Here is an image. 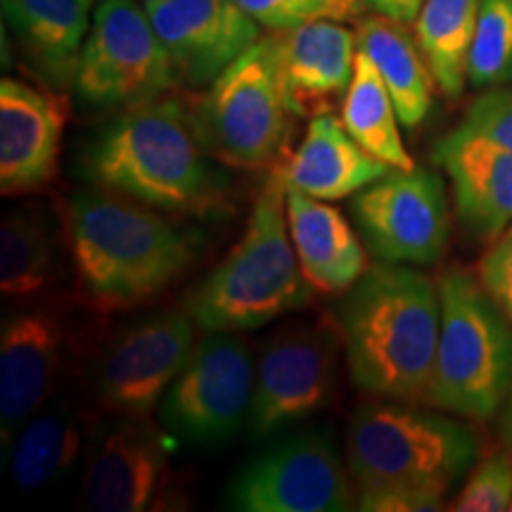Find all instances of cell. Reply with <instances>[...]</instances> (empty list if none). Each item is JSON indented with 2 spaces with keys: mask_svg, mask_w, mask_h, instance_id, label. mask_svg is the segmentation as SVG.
Listing matches in <instances>:
<instances>
[{
  "mask_svg": "<svg viewBox=\"0 0 512 512\" xmlns=\"http://www.w3.org/2000/svg\"><path fill=\"white\" fill-rule=\"evenodd\" d=\"M512 79V0H479L467 81L494 88Z\"/></svg>",
  "mask_w": 512,
  "mask_h": 512,
  "instance_id": "cell-28",
  "label": "cell"
},
{
  "mask_svg": "<svg viewBox=\"0 0 512 512\" xmlns=\"http://www.w3.org/2000/svg\"><path fill=\"white\" fill-rule=\"evenodd\" d=\"M342 124L368 155L394 169H415L413 157L403 147L401 121L387 83L363 50L356 53L354 79L342 102Z\"/></svg>",
  "mask_w": 512,
  "mask_h": 512,
  "instance_id": "cell-24",
  "label": "cell"
},
{
  "mask_svg": "<svg viewBox=\"0 0 512 512\" xmlns=\"http://www.w3.org/2000/svg\"><path fill=\"white\" fill-rule=\"evenodd\" d=\"M285 190V164H278L249 211L238 245L192 292L188 311L204 332L254 330L309 304L313 287L294 252Z\"/></svg>",
  "mask_w": 512,
  "mask_h": 512,
  "instance_id": "cell-4",
  "label": "cell"
},
{
  "mask_svg": "<svg viewBox=\"0 0 512 512\" xmlns=\"http://www.w3.org/2000/svg\"><path fill=\"white\" fill-rule=\"evenodd\" d=\"M501 432H503V439L508 448L512 451V387H510V394L508 399L503 403V418H501Z\"/></svg>",
  "mask_w": 512,
  "mask_h": 512,
  "instance_id": "cell-35",
  "label": "cell"
},
{
  "mask_svg": "<svg viewBox=\"0 0 512 512\" xmlns=\"http://www.w3.org/2000/svg\"><path fill=\"white\" fill-rule=\"evenodd\" d=\"M145 12L176 72L192 88L211 86L261 38L238 0H145Z\"/></svg>",
  "mask_w": 512,
  "mask_h": 512,
  "instance_id": "cell-15",
  "label": "cell"
},
{
  "mask_svg": "<svg viewBox=\"0 0 512 512\" xmlns=\"http://www.w3.org/2000/svg\"><path fill=\"white\" fill-rule=\"evenodd\" d=\"M67 95L17 79L0 83V192L46 190L60 169Z\"/></svg>",
  "mask_w": 512,
  "mask_h": 512,
  "instance_id": "cell-16",
  "label": "cell"
},
{
  "mask_svg": "<svg viewBox=\"0 0 512 512\" xmlns=\"http://www.w3.org/2000/svg\"><path fill=\"white\" fill-rule=\"evenodd\" d=\"M356 510L363 512H437L444 510V494L403 484H358Z\"/></svg>",
  "mask_w": 512,
  "mask_h": 512,
  "instance_id": "cell-32",
  "label": "cell"
},
{
  "mask_svg": "<svg viewBox=\"0 0 512 512\" xmlns=\"http://www.w3.org/2000/svg\"><path fill=\"white\" fill-rule=\"evenodd\" d=\"M477 278L512 323V223L482 256L477 266Z\"/></svg>",
  "mask_w": 512,
  "mask_h": 512,
  "instance_id": "cell-33",
  "label": "cell"
},
{
  "mask_svg": "<svg viewBox=\"0 0 512 512\" xmlns=\"http://www.w3.org/2000/svg\"><path fill=\"white\" fill-rule=\"evenodd\" d=\"M285 211L299 266L313 290L349 292L368 271V256L342 211L287 185Z\"/></svg>",
  "mask_w": 512,
  "mask_h": 512,
  "instance_id": "cell-20",
  "label": "cell"
},
{
  "mask_svg": "<svg viewBox=\"0 0 512 512\" xmlns=\"http://www.w3.org/2000/svg\"><path fill=\"white\" fill-rule=\"evenodd\" d=\"M195 347L190 311L140 318L112 339L93 370L100 406L121 415H150Z\"/></svg>",
  "mask_w": 512,
  "mask_h": 512,
  "instance_id": "cell-14",
  "label": "cell"
},
{
  "mask_svg": "<svg viewBox=\"0 0 512 512\" xmlns=\"http://www.w3.org/2000/svg\"><path fill=\"white\" fill-rule=\"evenodd\" d=\"M368 8H373L377 15L392 17L396 22L411 24L418 19L425 0H366Z\"/></svg>",
  "mask_w": 512,
  "mask_h": 512,
  "instance_id": "cell-34",
  "label": "cell"
},
{
  "mask_svg": "<svg viewBox=\"0 0 512 512\" xmlns=\"http://www.w3.org/2000/svg\"><path fill=\"white\" fill-rule=\"evenodd\" d=\"M254 370L245 339L207 330L159 401V427L181 444H226L249 422Z\"/></svg>",
  "mask_w": 512,
  "mask_h": 512,
  "instance_id": "cell-8",
  "label": "cell"
},
{
  "mask_svg": "<svg viewBox=\"0 0 512 512\" xmlns=\"http://www.w3.org/2000/svg\"><path fill=\"white\" fill-rule=\"evenodd\" d=\"M356 36L335 19L280 31L283 81L294 117L332 114L347 98L356 69Z\"/></svg>",
  "mask_w": 512,
  "mask_h": 512,
  "instance_id": "cell-18",
  "label": "cell"
},
{
  "mask_svg": "<svg viewBox=\"0 0 512 512\" xmlns=\"http://www.w3.org/2000/svg\"><path fill=\"white\" fill-rule=\"evenodd\" d=\"M53 271V240L34 211H12L0 223V292L29 297L43 290Z\"/></svg>",
  "mask_w": 512,
  "mask_h": 512,
  "instance_id": "cell-27",
  "label": "cell"
},
{
  "mask_svg": "<svg viewBox=\"0 0 512 512\" xmlns=\"http://www.w3.org/2000/svg\"><path fill=\"white\" fill-rule=\"evenodd\" d=\"M477 15L479 0H425L415 19V41L448 98H458L465 88Z\"/></svg>",
  "mask_w": 512,
  "mask_h": 512,
  "instance_id": "cell-26",
  "label": "cell"
},
{
  "mask_svg": "<svg viewBox=\"0 0 512 512\" xmlns=\"http://www.w3.org/2000/svg\"><path fill=\"white\" fill-rule=\"evenodd\" d=\"M195 107L155 98L126 107L88 143L81 166L93 188L169 216H204L226 202L228 178L209 162Z\"/></svg>",
  "mask_w": 512,
  "mask_h": 512,
  "instance_id": "cell-1",
  "label": "cell"
},
{
  "mask_svg": "<svg viewBox=\"0 0 512 512\" xmlns=\"http://www.w3.org/2000/svg\"><path fill=\"white\" fill-rule=\"evenodd\" d=\"M181 81L169 50L159 41L145 5L102 0L83 46L74 88L98 110L133 107L162 98Z\"/></svg>",
  "mask_w": 512,
  "mask_h": 512,
  "instance_id": "cell-9",
  "label": "cell"
},
{
  "mask_svg": "<svg viewBox=\"0 0 512 512\" xmlns=\"http://www.w3.org/2000/svg\"><path fill=\"white\" fill-rule=\"evenodd\" d=\"M337 392V337L328 328H287L268 339L254 370L252 437H271L323 411Z\"/></svg>",
  "mask_w": 512,
  "mask_h": 512,
  "instance_id": "cell-13",
  "label": "cell"
},
{
  "mask_svg": "<svg viewBox=\"0 0 512 512\" xmlns=\"http://www.w3.org/2000/svg\"><path fill=\"white\" fill-rule=\"evenodd\" d=\"M337 318L358 392L425 403L441 328L439 285L403 264L377 261L339 304Z\"/></svg>",
  "mask_w": 512,
  "mask_h": 512,
  "instance_id": "cell-3",
  "label": "cell"
},
{
  "mask_svg": "<svg viewBox=\"0 0 512 512\" xmlns=\"http://www.w3.org/2000/svg\"><path fill=\"white\" fill-rule=\"evenodd\" d=\"M434 162L451 178L460 223L496 240L512 223V150L458 126L434 147Z\"/></svg>",
  "mask_w": 512,
  "mask_h": 512,
  "instance_id": "cell-19",
  "label": "cell"
},
{
  "mask_svg": "<svg viewBox=\"0 0 512 512\" xmlns=\"http://www.w3.org/2000/svg\"><path fill=\"white\" fill-rule=\"evenodd\" d=\"M508 510H512V501H510V508Z\"/></svg>",
  "mask_w": 512,
  "mask_h": 512,
  "instance_id": "cell-36",
  "label": "cell"
},
{
  "mask_svg": "<svg viewBox=\"0 0 512 512\" xmlns=\"http://www.w3.org/2000/svg\"><path fill=\"white\" fill-rule=\"evenodd\" d=\"M356 43L380 69L401 124L406 128L420 126L432 110L434 74L418 41L403 29V22L370 15L358 22Z\"/></svg>",
  "mask_w": 512,
  "mask_h": 512,
  "instance_id": "cell-23",
  "label": "cell"
},
{
  "mask_svg": "<svg viewBox=\"0 0 512 512\" xmlns=\"http://www.w3.org/2000/svg\"><path fill=\"white\" fill-rule=\"evenodd\" d=\"M226 508L240 512H344L354 508L335 441L292 434L230 479Z\"/></svg>",
  "mask_w": 512,
  "mask_h": 512,
  "instance_id": "cell-10",
  "label": "cell"
},
{
  "mask_svg": "<svg viewBox=\"0 0 512 512\" xmlns=\"http://www.w3.org/2000/svg\"><path fill=\"white\" fill-rule=\"evenodd\" d=\"M460 128L512 150V91L491 88L467 107Z\"/></svg>",
  "mask_w": 512,
  "mask_h": 512,
  "instance_id": "cell-31",
  "label": "cell"
},
{
  "mask_svg": "<svg viewBox=\"0 0 512 512\" xmlns=\"http://www.w3.org/2000/svg\"><path fill=\"white\" fill-rule=\"evenodd\" d=\"M64 330L50 311H24L0 330V437L3 453L24 422L43 411L62 363Z\"/></svg>",
  "mask_w": 512,
  "mask_h": 512,
  "instance_id": "cell-17",
  "label": "cell"
},
{
  "mask_svg": "<svg viewBox=\"0 0 512 512\" xmlns=\"http://www.w3.org/2000/svg\"><path fill=\"white\" fill-rule=\"evenodd\" d=\"M79 413L69 403H57L46 411H38L12 448L10 472L22 491H36L64 475L81 451Z\"/></svg>",
  "mask_w": 512,
  "mask_h": 512,
  "instance_id": "cell-25",
  "label": "cell"
},
{
  "mask_svg": "<svg viewBox=\"0 0 512 512\" xmlns=\"http://www.w3.org/2000/svg\"><path fill=\"white\" fill-rule=\"evenodd\" d=\"M238 3L268 31H290L316 19L347 22L368 8L366 0H238Z\"/></svg>",
  "mask_w": 512,
  "mask_h": 512,
  "instance_id": "cell-29",
  "label": "cell"
},
{
  "mask_svg": "<svg viewBox=\"0 0 512 512\" xmlns=\"http://www.w3.org/2000/svg\"><path fill=\"white\" fill-rule=\"evenodd\" d=\"M169 437L150 415L112 413L93 425L83 470V505L95 512H140L171 489Z\"/></svg>",
  "mask_w": 512,
  "mask_h": 512,
  "instance_id": "cell-12",
  "label": "cell"
},
{
  "mask_svg": "<svg viewBox=\"0 0 512 512\" xmlns=\"http://www.w3.org/2000/svg\"><path fill=\"white\" fill-rule=\"evenodd\" d=\"M394 166L368 155L335 114H318L309 121L306 136L285 164V183L316 197L335 202L356 195Z\"/></svg>",
  "mask_w": 512,
  "mask_h": 512,
  "instance_id": "cell-21",
  "label": "cell"
},
{
  "mask_svg": "<svg viewBox=\"0 0 512 512\" xmlns=\"http://www.w3.org/2000/svg\"><path fill=\"white\" fill-rule=\"evenodd\" d=\"M437 285L441 328L425 403L491 420L512 387V323L465 268H448Z\"/></svg>",
  "mask_w": 512,
  "mask_h": 512,
  "instance_id": "cell-5",
  "label": "cell"
},
{
  "mask_svg": "<svg viewBox=\"0 0 512 512\" xmlns=\"http://www.w3.org/2000/svg\"><path fill=\"white\" fill-rule=\"evenodd\" d=\"M195 114L204 147L223 164L242 171L283 164L294 114L287 105L280 31L261 36L223 69Z\"/></svg>",
  "mask_w": 512,
  "mask_h": 512,
  "instance_id": "cell-7",
  "label": "cell"
},
{
  "mask_svg": "<svg viewBox=\"0 0 512 512\" xmlns=\"http://www.w3.org/2000/svg\"><path fill=\"white\" fill-rule=\"evenodd\" d=\"M93 0H3V17L29 62L53 88H67L91 31Z\"/></svg>",
  "mask_w": 512,
  "mask_h": 512,
  "instance_id": "cell-22",
  "label": "cell"
},
{
  "mask_svg": "<svg viewBox=\"0 0 512 512\" xmlns=\"http://www.w3.org/2000/svg\"><path fill=\"white\" fill-rule=\"evenodd\" d=\"M392 399L363 403L351 415L347 456L358 484H403L448 494L475 465V432L437 413Z\"/></svg>",
  "mask_w": 512,
  "mask_h": 512,
  "instance_id": "cell-6",
  "label": "cell"
},
{
  "mask_svg": "<svg viewBox=\"0 0 512 512\" xmlns=\"http://www.w3.org/2000/svg\"><path fill=\"white\" fill-rule=\"evenodd\" d=\"M512 501V451L494 453L482 460L467 477L463 491L448 510L456 512H498L508 510Z\"/></svg>",
  "mask_w": 512,
  "mask_h": 512,
  "instance_id": "cell-30",
  "label": "cell"
},
{
  "mask_svg": "<svg viewBox=\"0 0 512 512\" xmlns=\"http://www.w3.org/2000/svg\"><path fill=\"white\" fill-rule=\"evenodd\" d=\"M351 214L370 254L384 264H437L448 240L444 181L427 169H392L356 192Z\"/></svg>",
  "mask_w": 512,
  "mask_h": 512,
  "instance_id": "cell-11",
  "label": "cell"
},
{
  "mask_svg": "<svg viewBox=\"0 0 512 512\" xmlns=\"http://www.w3.org/2000/svg\"><path fill=\"white\" fill-rule=\"evenodd\" d=\"M76 287L95 311H126L155 299L197 259L202 235L110 190L76 192L67 209Z\"/></svg>",
  "mask_w": 512,
  "mask_h": 512,
  "instance_id": "cell-2",
  "label": "cell"
}]
</instances>
